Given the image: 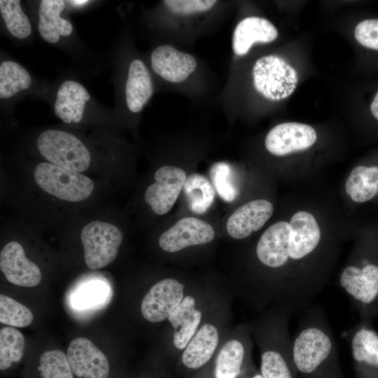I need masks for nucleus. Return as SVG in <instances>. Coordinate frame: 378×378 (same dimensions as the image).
<instances>
[{"label": "nucleus", "instance_id": "nucleus-1", "mask_svg": "<svg viewBox=\"0 0 378 378\" xmlns=\"http://www.w3.org/2000/svg\"><path fill=\"white\" fill-rule=\"evenodd\" d=\"M255 251L259 262L275 272L272 298L293 314L309 308L330 282L340 244L313 211L299 209L268 227Z\"/></svg>", "mask_w": 378, "mask_h": 378}, {"label": "nucleus", "instance_id": "nucleus-4", "mask_svg": "<svg viewBox=\"0 0 378 378\" xmlns=\"http://www.w3.org/2000/svg\"><path fill=\"white\" fill-rule=\"evenodd\" d=\"M291 314L279 308L271 326L270 344L261 354L263 378H299L292 357V339L288 331Z\"/></svg>", "mask_w": 378, "mask_h": 378}, {"label": "nucleus", "instance_id": "nucleus-6", "mask_svg": "<svg viewBox=\"0 0 378 378\" xmlns=\"http://www.w3.org/2000/svg\"><path fill=\"white\" fill-rule=\"evenodd\" d=\"M36 145L42 156L50 163L77 172L85 171L91 156L85 144L71 133L48 130L38 136Z\"/></svg>", "mask_w": 378, "mask_h": 378}, {"label": "nucleus", "instance_id": "nucleus-11", "mask_svg": "<svg viewBox=\"0 0 378 378\" xmlns=\"http://www.w3.org/2000/svg\"><path fill=\"white\" fill-rule=\"evenodd\" d=\"M155 183L150 185L144 195L146 202L154 213L164 215L175 204L187 178L184 170L174 166L159 168L154 176Z\"/></svg>", "mask_w": 378, "mask_h": 378}, {"label": "nucleus", "instance_id": "nucleus-17", "mask_svg": "<svg viewBox=\"0 0 378 378\" xmlns=\"http://www.w3.org/2000/svg\"><path fill=\"white\" fill-rule=\"evenodd\" d=\"M273 204L264 199L253 200L237 208L227 221L230 237L237 239L248 237L260 230L271 218Z\"/></svg>", "mask_w": 378, "mask_h": 378}, {"label": "nucleus", "instance_id": "nucleus-33", "mask_svg": "<svg viewBox=\"0 0 378 378\" xmlns=\"http://www.w3.org/2000/svg\"><path fill=\"white\" fill-rule=\"evenodd\" d=\"M166 8L179 16L194 15L210 10L217 3L214 0H166Z\"/></svg>", "mask_w": 378, "mask_h": 378}, {"label": "nucleus", "instance_id": "nucleus-10", "mask_svg": "<svg viewBox=\"0 0 378 378\" xmlns=\"http://www.w3.org/2000/svg\"><path fill=\"white\" fill-rule=\"evenodd\" d=\"M316 139V132L311 125L288 122L276 125L269 131L265 146L271 154L285 156L309 148Z\"/></svg>", "mask_w": 378, "mask_h": 378}, {"label": "nucleus", "instance_id": "nucleus-37", "mask_svg": "<svg viewBox=\"0 0 378 378\" xmlns=\"http://www.w3.org/2000/svg\"><path fill=\"white\" fill-rule=\"evenodd\" d=\"M69 3L77 5V6H81L83 4H85L88 3V1L87 0H74V1H69Z\"/></svg>", "mask_w": 378, "mask_h": 378}, {"label": "nucleus", "instance_id": "nucleus-23", "mask_svg": "<svg viewBox=\"0 0 378 378\" xmlns=\"http://www.w3.org/2000/svg\"><path fill=\"white\" fill-rule=\"evenodd\" d=\"M201 318V312L195 309V299L185 297L168 318L174 330L173 342L177 349L186 348L195 334Z\"/></svg>", "mask_w": 378, "mask_h": 378}, {"label": "nucleus", "instance_id": "nucleus-2", "mask_svg": "<svg viewBox=\"0 0 378 378\" xmlns=\"http://www.w3.org/2000/svg\"><path fill=\"white\" fill-rule=\"evenodd\" d=\"M292 338L293 361L299 378H345L336 340L318 304L305 310Z\"/></svg>", "mask_w": 378, "mask_h": 378}, {"label": "nucleus", "instance_id": "nucleus-21", "mask_svg": "<svg viewBox=\"0 0 378 378\" xmlns=\"http://www.w3.org/2000/svg\"><path fill=\"white\" fill-rule=\"evenodd\" d=\"M153 94V84L145 64L136 59L131 62L125 84V99L129 110L140 112Z\"/></svg>", "mask_w": 378, "mask_h": 378}, {"label": "nucleus", "instance_id": "nucleus-34", "mask_svg": "<svg viewBox=\"0 0 378 378\" xmlns=\"http://www.w3.org/2000/svg\"><path fill=\"white\" fill-rule=\"evenodd\" d=\"M107 293V287L103 283H90L80 288L74 294L73 302L77 308L90 307L102 302Z\"/></svg>", "mask_w": 378, "mask_h": 378}, {"label": "nucleus", "instance_id": "nucleus-16", "mask_svg": "<svg viewBox=\"0 0 378 378\" xmlns=\"http://www.w3.org/2000/svg\"><path fill=\"white\" fill-rule=\"evenodd\" d=\"M0 269L7 281L16 286L34 287L41 280L40 269L27 258L22 246L17 241L8 243L1 251Z\"/></svg>", "mask_w": 378, "mask_h": 378}, {"label": "nucleus", "instance_id": "nucleus-12", "mask_svg": "<svg viewBox=\"0 0 378 378\" xmlns=\"http://www.w3.org/2000/svg\"><path fill=\"white\" fill-rule=\"evenodd\" d=\"M184 286L174 279L154 284L144 295L141 305L143 316L152 323L168 318L182 302Z\"/></svg>", "mask_w": 378, "mask_h": 378}, {"label": "nucleus", "instance_id": "nucleus-39", "mask_svg": "<svg viewBox=\"0 0 378 378\" xmlns=\"http://www.w3.org/2000/svg\"><path fill=\"white\" fill-rule=\"evenodd\" d=\"M375 227V230H376V233H377V239H378V227Z\"/></svg>", "mask_w": 378, "mask_h": 378}, {"label": "nucleus", "instance_id": "nucleus-38", "mask_svg": "<svg viewBox=\"0 0 378 378\" xmlns=\"http://www.w3.org/2000/svg\"><path fill=\"white\" fill-rule=\"evenodd\" d=\"M250 378H263L260 373H255L253 374Z\"/></svg>", "mask_w": 378, "mask_h": 378}, {"label": "nucleus", "instance_id": "nucleus-8", "mask_svg": "<svg viewBox=\"0 0 378 378\" xmlns=\"http://www.w3.org/2000/svg\"><path fill=\"white\" fill-rule=\"evenodd\" d=\"M122 237L120 230L111 223L94 220L87 224L80 232L87 267L100 269L114 261Z\"/></svg>", "mask_w": 378, "mask_h": 378}, {"label": "nucleus", "instance_id": "nucleus-3", "mask_svg": "<svg viewBox=\"0 0 378 378\" xmlns=\"http://www.w3.org/2000/svg\"><path fill=\"white\" fill-rule=\"evenodd\" d=\"M351 255L339 273L337 285L349 298L362 322L378 317V239L374 227L358 232Z\"/></svg>", "mask_w": 378, "mask_h": 378}, {"label": "nucleus", "instance_id": "nucleus-24", "mask_svg": "<svg viewBox=\"0 0 378 378\" xmlns=\"http://www.w3.org/2000/svg\"><path fill=\"white\" fill-rule=\"evenodd\" d=\"M218 332L211 324L203 325L193 335L182 354L183 365L190 369H197L213 356L218 343Z\"/></svg>", "mask_w": 378, "mask_h": 378}, {"label": "nucleus", "instance_id": "nucleus-30", "mask_svg": "<svg viewBox=\"0 0 378 378\" xmlns=\"http://www.w3.org/2000/svg\"><path fill=\"white\" fill-rule=\"evenodd\" d=\"M37 370L41 378H74L66 354L59 349L43 353Z\"/></svg>", "mask_w": 378, "mask_h": 378}, {"label": "nucleus", "instance_id": "nucleus-9", "mask_svg": "<svg viewBox=\"0 0 378 378\" xmlns=\"http://www.w3.org/2000/svg\"><path fill=\"white\" fill-rule=\"evenodd\" d=\"M356 378H378V333L360 321L347 332Z\"/></svg>", "mask_w": 378, "mask_h": 378}, {"label": "nucleus", "instance_id": "nucleus-28", "mask_svg": "<svg viewBox=\"0 0 378 378\" xmlns=\"http://www.w3.org/2000/svg\"><path fill=\"white\" fill-rule=\"evenodd\" d=\"M25 346L24 335L13 327H4L0 330V370L9 369L22 359Z\"/></svg>", "mask_w": 378, "mask_h": 378}, {"label": "nucleus", "instance_id": "nucleus-20", "mask_svg": "<svg viewBox=\"0 0 378 378\" xmlns=\"http://www.w3.org/2000/svg\"><path fill=\"white\" fill-rule=\"evenodd\" d=\"M90 99V94L83 85L66 80L57 90L55 113L65 123H78L83 119L85 104Z\"/></svg>", "mask_w": 378, "mask_h": 378}, {"label": "nucleus", "instance_id": "nucleus-22", "mask_svg": "<svg viewBox=\"0 0 378 378\" xmlns=\"http://www.w3.org/2000/svg\"><path fill=\"white\" fill-rule=\"evenodd\" d=\"M65 3L63 0H43L40 3L38 31L42 38L50 43H57L60 36H68L73 31L71 23L60 17Z\"/></svg>", "mask_w": 378, "mask_h": 378}, {"label": "nucleus", "instance_id": "nucleus-29", "mask_svg": "<svg viewBox=\"0 0 378 378\" xmlns=\"http://www.w3.org/2000/svg\"><path fill=\"white\" fill-rule=\"evenodd\" d=\"M0 12L8 31L15 38L22 39L31 32V27L24 13L19 0H1Z\"/></svg>", "mask_w": 378, "mask_h": 378}, {"label": "nucleus", "instance_id": "nucleus-31", "mask_svg": "<svg viewBox=\"0 0 378 378\" xmlns=\"http://www.w3.org/2000/svg\"><path fill=\"white\" fill-rule=\"evenodd\" d=\"M31 310L5 295H0V322L13 327L24 328L33 321Z\"/></svg>", "mask_w": 378, "mask_h": 378}, {"label": "nucleus", "instance_id": "nucleus-27", "mask_svg": "<svg viewBox=\"0 0 378 378\" xmlns=\"http://www.w3.org/2000/svg\"><path fill=\"white\" fill-rule=\"evenodd\" d=\"M31 79L20 64L6 60L0 64V98L8 99L21 90L27 89Z\"/></svg>", "mask_w": 378, "mask_h": 378}, {"label": "nucleus", "instance_id": "nucleus-7", "mask_svg": "<svg viewBox=\"0 0 378 378\" xmlns=\"http://www.w3.org/2000/svg\"><path fill=\"white\" fill-rule=\"evenodd\" d=\"M34 178L37 185L46 192L69 202L87 199L94 189L92 181L87 176L50 162L36 165Z\"/></svg>", "mask_w": 378, "mask_h": 378}, {"label": "nucleus", "instance_id": "nucleus-19", "mask_svg": "<svg viewBox=\"0 0 378 378\" xmlns=\"http://www.w3.org/2000/svg\"><path fill=\"white\" fill-rule=\"evenodd\" d=\"M345 192L355 204L378 202V163L354 167L345 181Z\"/></svg>", "mask_w": 378, "mask_h": 378}, {"label": "nucleus", "instance_id": "nucleus-14", "mask_svg": "<svg viewBox=\"0 0 378 378\" xmlns=\"http://www.w3.org/2000/svg\"><path fill=\"white\" fill-rule=\"evenodd\" d=\"M215 236L212 226L194 217L183 218L162 234L160 246L165 251L174 253L188 246L205 244Z\"/></svg>", "mask_w": 378, "mask_h": 378}, {"label": "nucleus", "instance_id": "nucleus-5", "mask_svg": "<svg viewBox=\"0 0 378 378\" xmlns=\"http://www.w3.org/2000/svg\"><path fill=\"white\" fill-rule=\"evenodd\" d=\"M252 78L255 90L272 102L290 96L298 82L296 70L276 55H265L256 60L252 68Z\"/></svg>", "mask_w": 378, "mask_h": 378}, {"label": "nucleus", "instance_id": "nucleus-25", "mask_svg": "<svg viewBox=\"0 0 378 378\" xmlns=\"http://www.w3.org/2000/svg\"><path fill=\"white\" fill-rule=\"evenodd\" d=\"M183 190L190 210L203 214L211 206L215 191L208 179L200 174L187 176Z\"/></svg>", "mask_w": 378, "mask_h": 378}, {"label": "nucleus", "instance_id": "nucleus-35", "mask_svg": "<svg viewBox=\"0 0 378 378\" xmlns=\"http://www.w3.org/2000/svg\"><path fill=\"white\" fill-rule=\"evenodd\" d=\"M354 36L360 45L378 50V19H368L359 22L355 28Z\"/></svg>", "mask_w": 378, "mask_h": 378}, {"label": "nucleus", "instance_id": "nucleus-18", "mask_svg": "<svg viewBox=\"0 0 378 378\" xmlns=\"http://www.w3.org/2000/svg\"><path fill=\"white\" fill-rule=\"evenodd\" d=\"M278 36L276 27L267 19L251 16L241 20L232 35V50L237 56L246 55L255 43H269Z\"/></svg>", "mask_w": 378, "mask_h": 378}, {"label": "nucleus", "instance_id": "nucleus-32", "mask_svg": "<svg viewBox=\"0 0 378 378\" xmlns=\"http://www.w3.org/2000/svg\"><path fill=\"white\" fill-rule=\"evenodd\" d=\"M232 171L225 162H217L212 165L210 176L218 195L226 202H232L237 196V189L232 181Z\"/></svg>", "mask_w": 378, "mask_h": 378}, {"label": "nucleus", "instance_id": "nucleus-36", "mask_svg": "<svg viewBox=\"0 0 378 378\" xmlns=\"http://www.w3.org/2000/svg\"><path fill=\"white\" fill-rule=\"evenodd\" d=\"M370 111L373 116L378 120V92L370 105Z\"/></svg>", "mask_w": 378, "mask_h": 378}, {"label": "nucleus", "instance_id": "nucleus-15", "mask_svg": "<svg viewBox=\"0 0 378 378\" xmlns=\"http://www.w3.org/2000/svg\"><path fill=\"white\" fill-rule=\"evenodd\" d=\"M150 62L156 74L173 83L186 80L197 68L196 59L192 55L169 45L155 48L151 53Z\"/></svg>", "mask_w": 378, "mask_h": 378}, {"label": "nucleus", "instance_id": "nucleus-13", "mask_svg": "<svg viewBox=\"0 0 378 378\" xmlns=\"http://www.w3.org/2000/svg\"><path fill=\"white\" fill-rule=\"evenodd\" d=\"M66 356L74 377L78 378H108L110 365L105 354L89 339H74Z\"/></svg>", "mask_w": 378, "mask_h": 378}, {"label": "nucleus", "instance_id": "nucleus-26", "mask_svg": "<svg viewBox=\"0 0 378 378\" xmlns=\"http://www.w3.org/2000/svg\"><path fill=\"white\" fill-rule=\"evenodd\" d=\"M246 348L239 340L227 342L218 354L216 378H236L241 371L246 358Z\"/></svg>", "mask_w": 378, "mask_h": 378}]
</instances>
